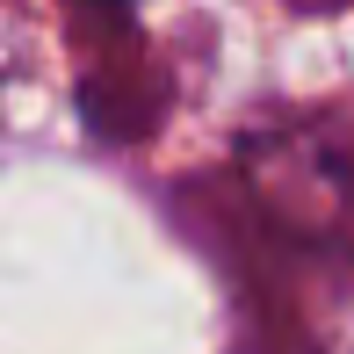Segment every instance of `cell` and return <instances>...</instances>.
<instances>
[{"instance_id": "obj_1", "label": "cell", "mask_w": 354, "mask_h": 354, "mask_svg": "<svg viewBox=\"0 0 354 354\" xmlns=\"http://www.w3.org/2000/svg\"><path fill=\"white\" fill-rule=\"evenodd\" d=\"M94 8H138V0H94Z\"/></svg>"}]
</instances>
